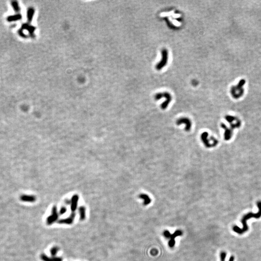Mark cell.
Listing matches in <instances>:
<instances>
[{
  "label": "cell",
  "instance_id": "1",
  "mask_svg": "<svg viewBox=\"0 0 261 261\" xmlns=\"http://www.w3.org/2000/svg\"><path fill=\"white\" fill-rule=\"evenodd\" d=\"M257 206L259 208V211L256 213H253L252 212H250L248 213L247 214L244 216L242 219L241 220V222L243 224V228H240L239 227L237 226H234L233 228V230L235 233L239 234H243V233L246 232L248 230V226L247 224V221L248 220H249L251 218H256L259 219L261 217V201H259L257 203Z\"/></svg>",
  "mask_w": 261,
  "mask_h": 261
},
{
  "label": "cell",
  "instance_id": "2",
  "mask_svg": "<svg viewBox=\"0 0 261 261\" xmlns=\"http://www.w3.org/2000/svg\"><path fill=\"white\" fill-rule=\"evenodd\" d=\"M168 60V54L167 50L163 49L161 51V60L156 65V68L158 70H160L167 65Z\"/></svg>",
  "mask_w": 261,
  "mask_h": 261
},
{
  "label": "cell",
  "instance_id": "3",
  "mask_svg": "<svg viewBox=\"0 0 261 261\" xmlns=\"http://www.w3.org/2000/svg\"><path fill=\"white\" fill-rule=\"evenodd\" d=\"M59 218V213L58 212L57 207L54 205L52 208L51 214L46 219V223L47 225H51L56 222Z\"/></svg>",
  "mask_w": 261,
  "mask_h": 261
},
{
  "label": "cell",
  "instance_id": "4",
  "mask_svg": "<svg viewBox=\"0 0 261 261\" xmlns=\"http://www.w3.org/2000/svg\"><path fill=\"white\" fill-rule=\"evenodd\" d=\"M177 125H181L182 124L185 125V130L186 131H190L192 127V122L191 120L188 117H182L178 118L176 122Z\"/></svg>",
  "mask_w": 261,
  "mask_h": 261
},
{
  "label": "cell",
  "instance_id": "5",
  "mask_svg": "<svg viewBox=\"0 0 261 261\" xmlns=\"http://www.w3.org/2000/svg\"><path fill=\"white\" fill-rule=\"evenodd\" d=\"M76 216V213L75 212H72L68 218L59 220L58 221V223L59 224H64L67 225L71 224L73 223Z\"/></svg>",
  "mask_w": 261,
  "mask_h": 261
},
{
  "label": "cell",
  "instance_id": "6",
  "mask_svg": "<svg viewBox=\"0 0 261 261\" xmlns=\"http://www.w3.org/2000/svg\"><path fill=\"white\" fill-rule=\"evenodd\" d=\"M165 98L166 99V100L161 104V107L162 109H165L167 107V106H169L170 103L171 102L172 100V97L170 93L167 92H165L162 93V98Z\"/></svg>",
  "mask_w": 261,
  "mask_h": 261
},
{
  "label": "cell",
  "instance_id": "7",
  "mask_svg": "<svg viewBox=\"0 0 261 261\" xmlns=\"http://www.w3.org/2000/svg\"><path fill=\"white\" fill-rule=\"evenodd\" d=\"M79 200V196L78 194H74L71 199L70 207L72 212H75L78 208V203Z\"/></svg>",
  "mask_w": 261,
  "mask_h": 261
},
{
  "label": "cell",
  "instance_id": "8",
  "mask_svg": "<svg viewBox=\"0 0 261 261\" xmlns=\"http://www.w3.org/2000/svg\"><path fill=\"white\" fill-rule=\"evenodd\" d=\"M182 232L181 231L178 230L175 232V233L173 234H170V236L169 237V239H170V240H169L168 242V245L170 247L173 248L175 244V238L178 236L182 235Z\"/></svg>",
  "mask_w": 261,
  "mask_h": 261
},
{
  "label": "cell",
  "instance_id": "9",
  "mask_svg": "<svg viewBox=\"0 0 261 261\" xmlns=\"http://www.w3.org/2000/svg\"><path fill=\"white\" fill-rule=\"evenodd\" d=\"M20 199L23 202H29V203H33V202H35V201L36 200V198L34 195L23 194V195H22L20 196Z\"/></svg>",
  "mask_w": 261,
  "mask_h": 261
},
{
  "label": "cell",
  "instance_id": "10",
  "mask_svg": "<svg viewBox=\"0 0 261 261\" xmlns=\"http://www.w3.org/2000/svg\"><path fill=\"white\" fill-rule=\"evenodd\" d=\"M41 259L43 261H62V259L59 257H48L44 254H42L40 256Z\"/></svg>",
  "mask_w": 261,
  "mask_h": 261
},
{
  "label": "cell",
  "instance_id": "11",
  "mask_svg": "<svg viewBox=\"0 0 261 261\" xmlns=\"http://www.w3.org/2000/svg\"><path fill=\"white\" fill-rule=\"evenodd\" d=\"M22 16L20 13H17L15 15L9 16L7 17L6 20L8 22H13L20 20L22 19Z\"/></svg>",
  "mask_w": 261,
  "mask_h": 261
},
{
  "label": "cell",
  "instance_id": "12",
  "mask_svg": "<svg viewBox=\"0 0 261 261\" xmlns=\"http://www.w3.org/2000/svg\"><path fill=\"white\" fill-rule=\"evenodd\" d=\"M208 134L206 132H204L202 133L201 136V138L202 142L206 148H210L211 146L210 144L209 143V140L208 139Z\"/></svg>",
  "mask_w": 261,
  "mask_h": 261
},
{
  "label": "cell",
  "instance_id": "13",
  "mask_svg": "<svg viewBox=\"0 0 261 261\" xmlns=\"http://www.w3.org/2000/svg\"><path fill=\"white\" fill-rule=\"evenodd\" d=\"M21 29L22 30H26L28 31V32L30 33V35L33 36V33H34V31L35 28L34 27H33V26L30 25V24H29L25 23V24H22Z\"/></svg>",
  "mask_w": 261,
  "mask_h": 261
},
{
  "label": "cell",
  "instance_id": "14",
  "mask_svg": "<svg viewBox=\"0 0 261 261\" xmlns=\"http://www.w3.org/2000/svg\"><path fill=\"white\" fill-rule=\"evenodd\" d=\"M139 197L140 199H143L144 200V204L145 205H148L151 203V199L150 197L146 194H142L139 195Z\"/></svg>",
  "mask_w": 261,
  "mask_h": 261
},
{
  "label": "cell",
  "instance_id": "15",
  "mask_svg": "<svg viewBox=\"0 0 261 261\" xmlns=\"http://www.w3.org/2000/svg\"><path fill=\"white\" fill-rule=\"evenodd\" d=\"M34 14V9L32 7L29 8L27 10V17L28 21L29 23L32 21Z\"/></svg>",
  "mask_w": 261,
  "mask_h": 261
},
{
  "label": "cell",
  "instance_id": "16",
  "mask_svg": "<svg viewBox=\"0 0 261 261\" xmlns=\"http://www.w3.org/2000/svg\"><path fill=\"white\" fill-rule=\"evenodd\" d=\"M78 212L80 215V220L84 221L86 218V208L83 206H81L78 208Z\"/></svg>",
  "mask_w": 261,
  "mask_h": 261
},
{
  "label": "cell",
  "instance_id": "17",
  "mask_svg": "<svg viewBox=\"0 0 261 261\" xmlns=\"http://www.w3.org/2000/svg\"><path fill=\"white\" fill-rule=\"evenodd\" d=\"M11 6L15 12L18 13V12H20V8L17 1H12L11 2Z\"/></svg>",
  "mask_w": 261,
  "mask_h": 261
},
{
  "label": "cell",
  "instance_id": "18",
  "mask_svg": "<svg viewBox=\"0 0 261 261\" xmlns=\"http://www.w3.org/2000/svg\"><path fill=\"white\" fill-rule=\"evenodd\" d=\"M226 256V252L224 251H222L220 254L221 261H225ZM234 257L233 256H231L229 259V261H234Z\"/></svg>",
  "mask_w": 261,
  "mask_h": 261
},
{
  "label": "cell",
  "instance_id": "19",
  "mask_svg": "<svg viewBox=\"0 0 261 261\" xmlns=\"http://www.w3.org/2000/svg\"><path fill=\"white\" fill-rule=\"evenodd\" d=\"M59 250V248L58 247H54L52 248L50 250V254L52 257H55L58 252Z\"/></svg>",
  "mask_w": 261,
  "mask_h": 261
},
{
  "label": "cell",
  "instance_id": "20",
  "mask_svg": "<svg viewBox=\"0 0 261 261\" xmlns=\"http://www.w3.org/2000/svg\"><path fill=\"white\" fill-rule=\"evenodd\" d=\"M67 211V208L65 206H62L61 207V208L60 209V210L59 211V214L61 215H63L64 214H65V213Z\"/></svg>",
  "mask_w": 261,
  "mask_h": 261
},
{
  "label": "cell",
  "instance_id": "21",
  "mask_svg": "<svg viewBox=\"0 0 261 261\" xmlns=\"http://www.w3.org/2000/svg\"><path fill=\"white\" fill-rule=\"evenodd\" d=\"M18 34L21 37H23V38H26L27 37V36L26 35V34H24V33L23 32V30H22L21 29H19L18 31Z\"/></svg>",
  "mask_w": 261,
  "mask_h": 261
},
{
  "label": "cell",
  "instance_id": "22",
  "mask_svg": "<svg viewBox=\"0 0 261 261\" xmlns=\"http://www.w3.org/2000/svg\"><path fill=\"white\" fill-rule=\"evenodd\" d=\"M170 234H171V233H170V232L168 231H165L163 232L164 236L165 237V238H167V239H169V237L170 236Z\"/></svg>",
  "mask_w": 261,
  "mask_h": 261
}]
</instances>
